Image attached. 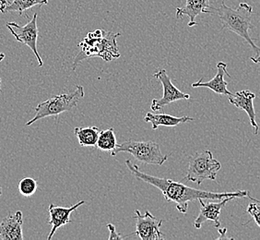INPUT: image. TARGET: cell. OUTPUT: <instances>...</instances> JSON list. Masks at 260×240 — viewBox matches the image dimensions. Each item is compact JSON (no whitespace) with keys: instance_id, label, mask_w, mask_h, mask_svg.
Returning a JSON list of instances; mask_svg holds the SVG:
<instances>
[{"instance_id":"cell-1","label":"cell","mask_w":260,"mask_h":240,"mask_svg":"<svg viewBox=\"0 0 260 240\" xmlns=\"http://www.w3.org/2000/svg\"><path fill=\"white\" fill-rule=\"evenodd\" d=\"M125 165L130 173L136 178L141 180L145 183L155 187L161 191L165 200L175 202L176 209L182 214H186L188 204L200 199L207 200H220L227 197L235 198H251L250 193L247 190H238L235 192H211L206 190H200L191 188L175 180L162 178L158 176L149 175L141 172L138 165L133 164L131 161H125Z\"/></svg>"},{"instance_id":"cell-2","label":"cell","mask_w":260,"mask_h":240,"mask_svg":"<svg viewBox=\"0 0 260 240\" xmlns=\"http://www.w3.org/2000/svg\"><path fill=\"white\" fill-rule=\"evenodd\" d=\"M120 35L119 33L114 34L104 30H96L93 33H89L83 41L79 44L81 50L72 63V70L75 71L83 60L90 57H102L106 62L118 58L120 53L116 44V38Z\"/></svg>"},{"instance_id":"cell-3","label":"cell","mask_w":260,"mask_h":240,"mask_svg":"<svg viewBox=\"0 0 260 240\" xmlns=\"http://www.w3.org/2000/svg\"><path fill=\"white\" fill-rule=\"evenodd\" d=\"M211 13H215L219 16L223 29L239 35L250 45L251 48L255 52V56H260V48L255 45L249 35V30L254 28L251 21L253 14L252 6L247 3H240L237 9L234 10L226 5L225 1L223 0L218 9H212Z\"/></svg>"},{"instance_id":"cell-4","label":"cell","mask_w":260,"mask_h":240,"mask_svg":"<svg viewBox=\"0 0 260 240\" xmlns=\"http://www.w3.org/2000/svg\"><path fill=\"white\" fill-rule=\"evenodd\" d=\"M84 87L78 85L73 92L55 95L48 100L42 102L35 107L34 118L26 122L25 126H30L36 121L48 116H58L64 112L72 110L84 97Z\"/></svg>"},{"instance_id":"cell-5","label":"cell","mask_w":260,"mask_h":240,"mask_svg":"<svg viewBox=\"0 0 260 240\" xmlns=\"http://www.w3.org/2000/svg\"><path fill=\"white\" fill-rule=\"evenodd\" d=\"M119 153L130 154L136 160L145 165H162L168 159V155L162 154L160 145L151 140H126L123 143L117 144L115 150L111 152V155L115 156Z\"/></svg>"},{"instance_id":"cell-6","label":"cell","mask_w":260,"mask_h":240,"mask_svg":"<svg viewBox=\"0 0 260 240\" xmlns=\"http://www.w3.org/2000/svg\"><path fill=\"white\" fill-rule=\"evenodd\" d=\"M220 168V162L216 160L210 151H202L189 157L188 168L185 178L197 183L198 185H201L205 180H216Z\"/></svg>"},{"instance_id":"cell-7","label":"cell","mask_w":260,"mask_h":240,"mask_svg":"<svg viewBox=\"0 0 260 240\" xmlns=\"http://www.w3.org/2000/svg\"><path fill=\"white\" fill-rule=\"evenodd\" d=\"M37 13H35L32 19L25 25L20 26L16 22H8L6 26L11 33V35L15 37L16 40L30 48V50L34 52L37 58L38 66L43 67L44 62L37 49V40L39 35L37 26Z\"/></svg>"},{"instance_id":"cell-8","label":"cell","mask_w":260,"mask_h":240,"mask_svg":"<svg viewBox=\"0 0 260 240\" xmlns=\"http://www.w3.org/2000/svg\"><path fill=\"white\" fill-rule=\"evenodd\" d=\"M153 77L160 81L164 88V95L160 99H153L150 105L151 110L157 112V111L162 110V107L165 105H170L174 102H177L180 100H189L190 95L185 94L177 89L174 83L172 82L170 77L167 74L166 70H159L153 74Z\"/></svg>"},{"instance_id":"cell-9","label":"cell","mask_w":260,"mask_h":240,"mask_svg":"<svg viewBox=\"0 0 260 240\" xmlns=\"http://www.w3.org/2000/svg\"><path fill=\"white\" fill-rule=\"evenodd\" d=\"M134 218L137 221L136 231L128 236L138 235L141 240L165 239V235L160 230L162 220L157 219L149 211L142 215L140 211L136 210Z\"/></svg>"},{"instance_id":"cell-10","label":"cell","mask_w":260,"mask_h":240,"mask_svg":"<svg viewBox=\"0 0 260 240\" xmlns=\"http://www.w3.org/2000/svg\"><path fill=\"white\" fill-rule=\"evenodd\" d=\"M236 199L235 197H227L222 200H220L219 202H206L203 199H200L199 201L200 203V215L196 218L194 222V227L196 229H200L202 225L206 223L207 221H211L213 222L214 226L219 228L220 225V215L221 209L226 205L227 202L231 200Z\"/></svg>"},{"instance_id":"cell-11","label":"cell","mask_w":260,"mask_h":240,"mask_svg":"<svg viewBox=\"0 0 260 240\" xmlns=\"http://www.w3.org/2000/svg\"><path fill=\"white\" fill-rule=\"evenodd\" d=\"M229 102L232 105H235V107L239 108L241 110L245 111L248 115L250 124L253 129L255 130V135L258 134L259 126L256 123L255 119V106H254V100H255V95L250 91L244 90L236 92L235 94H231L229 96Z\"/></svg>"},{"instance_id":"cell-12","label":"cell","mask_w":260,"mask_h":240,"mask_svg":"<svg viewBox=\"0 0 260 240\" xmlns=\"http://www.w3.org/2000/svg\"><path fill=\"white\" fill-rule=\"evenodd\" d=\"M86 203L85 200H80L78 203H76L71 207H60V206H56L54 203H51L48 208L49 215H50V219L48 221V224L52 225V229H51L49 235L47 236V240L52 239V237L54 236L56 230L58 228H60L64 225H68L69 223L71 222L70 220V215L77 210L79 207L83 205Z\"/></svg>"},{"instance_id":"cell-13","label":"cell","mask_w":260,"mask_h":240,"mask_svg":"<svg viewBox=\"0 0 260 240\" xmlns=\"http://www.w3.org/2000/svg\"><path fill=\"white\" fill-rule=\"evenodd\" d=\"M23 216L20 211L9 215L0 223V238L2 240L23 239Z\"/></svg>"},{"instance_id":"cell-14","label":"cell","mask_w":260,"mask_h":240,"mask_svg":"<svg viewBox=\"0 0 260 240\" xmlns=\"http://www.w3.org/2000/svg\"><path fill=\"white\" fill-rule=\"evenodd\" d=\"M213 7L210 5V0H186L184 7L176 8V19H183L187 16L189 18L188 26L198 25L195 19L201 13H211Z\"/></svg>"},{"instance_id":"cell-15","label":"cell","mask_w":260,"mask_h":240,"mask_svg":"<svg viewBox=\"0 0 260 240\" xmlns=\"http://www.w3.org/2000/svg\"><path fill=\"white\" fill-rule=\"evenodd\" d=\"M225 75L231 77L230 74L227 71V64L224 62H219L217 64V73L213 79H211L209 81H206V82H204L202 79H200L199 81L192 83V87L193 88H199V87L209 88L210 90L213 91L217 95L229 96L232 93L227 88L228 82L224 80Z\"/></svg>"},{"instance_id":"cell-16","label":"cell","mask_w":260,"mask_h":240,"mask_svg":"<svg viewBox=\"0 0 260 240\" xmlns=\"http://www.w3.org/2000/svg\"><path fill=\"white\" fill-rule=\"evenodd\" d=\"M194 118L190 116H175V115H167L165 113L161 114H152V113H147V115L144 117V121L146 123H151L152 130H157L160 126H165V127H175L179 124H184L189 121H193Z\"/></svg>"},{"instance_id":"cell-17","label":"cell","mask_w":260,"mask_h":240,"mask_svg":"<svg viewBox=\"0 0 260 240\" xmlns=\"http://www.w3.org/2000/svg\"><path fill=\"white\" fill-rule=\"evenodd\" d=\"M100 133V129L94 126L85 128L77 127L74 129V134L81 147H96Z\"/></svg>"},{"instance_id":"cell-18","label":"cell","mask_w":260,"mask_h":240,"mask_svg":"<svg viewBox=\"0 0 260 240\" xmlns=\"http://www.w3.org/2000/svg\"><path fill=\"white\" fill-rule=\"evenodd\" d=\"M48 0H13L11 3L5 7L4 9L0 10V11L5 14L12 11L19 12L22 14L26 10H30L35 6L47 5Z\"/></svg>"},{"instance_id":"cell-19","label":"cell","mask_w":260,"mask_h":240,"mask_svg":"<svg viewBox=\"0 0 260 240\" xmlns=\"http://www.w3.org/2000/svg\"><path fill=\"white\" fill-rule=\"evenodd\" d=\"M117 144L118 143L115 137V130L113 128L106 130H101L100 135L96 144V147L99 150L111 153L112 151L115 150Z\"/></svg>"},{"instance_id":"cell-20","label":"cell","mask_w":260,"mask_h":240,"mask_svg":"<svg viewBox=\"0 0 260 240\" xmlns=\"http://www.w3.org/2000/svg\"><path fill=\"white\" fill-rule=\"evenodd\" d=\"M37 190V182L31 177H25L20 180L19 183V191L24 197L34 195Z\"/></svg>"},{"instance_id":"cell-21","label":"cell","mask_w":260,"mask_h":240,"mask_svg":"<svg viewBox=\"0 0 260 240\" xmlns=\"http://www.w3.org/2000/svg\"><path fill=\"white\" fill-rule=\"evenodd\" d=\"M246 213L249 214L253 217L255 224L260 227V201L255 200V202L249 203L247 206Z\"/></svg>"},{"instance_id":"cell-22","label":"cell","mask_w":260,"mask_h":240,"mask_svg":"<svg viewBox=\"0 0 260 240\" xmlns=\"http://www.w3.org/2000/svg\"><path fill=\"white\" fill-rule=\"evenodd\" d=\"M106 227L108 228V230L110 231V235L108 236V239H124L125 237L124 236H122V235H119L117 232H116V229H115V225H113V224H108V225H106Z\"/></svg>"},{"instance_id":"cell-23","label":"cell","mask_w":260,"mask_h":240,"mask_svg":"<svg viewBox=\"0 0 260 240\" xmlns=\"http://www.w3.org/2000/svg\"><path fill=\"white\" fill-rule=\"evenodd\" d=\"M218 231H219V234H220V236L218 237V240L232 239L231 237H228V236L226 235V232H227V229H226V228H223V229H220V228H218Z\"/></svg>"},{"instance_id":"cell-24","label":"cell","mask_w":260,"mask_h":240,"mask_svg":"<svg viewBox=\"0 0 260 240\" xmlns=\"http://www.w3.org/2000/svg\"><path fill=\"white\" fill-rule=\"evenodd\" d=\"M9 4H10L9 0H0V10L4 9V8L9 5Z\"/></svg>"},{"instance_id":"cell-25","label":"cell","mask_w":260,"mask_h":240,"mask_svg":"<svg viewBox=\"0 0 260 240\" xmlns=\"http://www.w3.org/2000/svg\"><path fill=\"white\" fill-rule=\"evenodd\" d=\"M250 59L255 64H260V56H252Z\"/></svg>"},{"instance_id":"cell-26","label":"cell","mask_w":260,"mask_h":240,"mask_svg":"<svg viewBox=\"0 0 260 240\" xmlns=\"http://www.w3.org/2000/svg\"><path fill=\"white\" fill-rule=\"evenodd\" d=\"M6 55L4 53H0V62L2 61V60H4L5 58Z\"/></svg>"},{"instance_id":"cell-27","label":"cell","mask_w":260,"mask_h":240,"mask_svg":"<svg viewBox=\"0 0 260 240\" xmlns=\"http://www.w3.org/2000/svg\"><path fill=\"white\" fill-rule=\"evenodd\" d=\"M1 194H2V189L0 188V196H1Z\"/></svg>"},{"instance_id":"cell-28","label":"cell","mask_w":260,"mask_h":240,"mask_svg":"<svg viewBox=\"0 0 260 240\" xmlns=\"http://www.w3.org/2000/svg\"><path fill=\"white\" fill-rule=\"evenodd\" d=\"M0 92H1V79H0Z\"/></svg>"}]
</instances>
